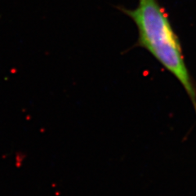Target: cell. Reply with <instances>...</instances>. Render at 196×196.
Wrapping results in <instances>:
<instances>
[{
	"label": "cell",
	"mask_w": 196,
	"mask_h": 196,
	"mask_svg": "<svg viewBox=\"0 0 196 196\" xmlns=\"http://www.w3.org/2000/svg\"><path fill=\"white\" fill-rule=\"evenodd\" d=\"M118 9L131 18L138 31L136 47L145 49L178 80L196 110V88L186 66L181 43L159 0H138L133 9Z\"/></svg>",
	"instance_id": "cell-1"
}]
</instances>
